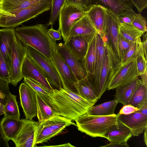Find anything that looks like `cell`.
Wrapping results in <instances>:
<instances>
[{"mask_svg": "<svg viewBox=\"0 0 147 147\" xmlns=\"http://www.w3.org/2000/svg\"><path fill=\"white\" fill-rule=\"evenodd\" d=\"M52 0H41L25 8L12 13L13 16L0 15V26L14 28L51 9Z\"/></svg>", "mask_w": 147, "mask_h": 147, "instance_id": "4", "label": "cell"}, {"mask_svg": "<svg viewBox=\"0 0 147 147\" xmlns=\"http://www.w3.org/2000/svg\"><path fill=\"white\" fill-rule=\"evenodd\" d=\"M26 46V56L40 67L52 87L57 89L63 88L61 79L51 60L34 48Z\"/></svg>", "mask_w": 147, "mask_h": 147, "instance_id": "7", "label": "cell"}, {"mask_svg": "<svg viewBox=\"0 0 147 147\" xmlns=\"http://www.w3.org/2000/svg\"><path fill=\"white\" fill-rule=\"evenodd\" d=\"M8 141L3 131L0 123V147H9Z\"/></svg>", "mask_w": 147, "mask_h": 147, "instance_id": "48", "label": "cell"}, {"mask_svg": "<svg viewBox=\"0 0 147 147\" xmlns=\"http://www.w3.org/2000/svg\"><path fill=\"white\" fill-rule=\"evenodd\" d=\"M98 34L95 35L88 43L86 54L82 59L87 74L90 78L93 76L94 74L97 37Z\"/></svg>", "mask_w": 147, "mask_h": 147, "instance_id": "28", "label": "cell"}, {"mask_svg": "<svg viewBox=\"0 0 147 147\" xmlns=\"http://www.w3.org/2000/svg\"><path fill=\"white\" fill-rule=\"evenodd\" d=\"M144 140L145 144L147 146V127L144 130Z\"/></svg>", "mask_w": 147, "mask_h": 147, "instance_id": "54", "label": "cell"}, {"mask_svg": "<svg viewBox=\"0 0 147 147\" xmlns=\"http://www.w3.org/2000/svg\"><path fill=\"white\" fill-rule=\"evenodd\" d=\"M136 59L124 63H119L116 66L110 80L109 90L131 82L138 78L136 65Z\"/></svg>", "mask_w": 147, "mask_h": 147, "instance_id": "8", "label": "cell"}, {"mask_svg": "<svg viewBox=\"0 0 147 147\" xmlns=\"http://www.w3.org/2000/svg\"><path fill=\"white\" fill-rule=\"evenodd\" d=\"M118 104L115 99L93 106L88 113L93 115L107 116L114 114L115 108Z\"/></svg>", "mask_w": 147, "mask_h": 147, "instance_id": "31", "label": "cell"}, {"mask_svg": "<svg viewBox=\"0 0 147 147\" xmlns=\"http://www.w3.org/2000/svg\"><path fill=\"white\" fill-rule=\"evenodd\" d=\"M132 42L127 40L119 35L118 47L120 56V61L123 58Z\"/></svg>", "mask_w": 147, "mask_h": 147, "instance_id": "44", "label": "cell"}, {"mask_svg": "<svg viewBox=\"0 0 147 147\" xmlns=\"http://www.w3.org/2000/svg\"><path fill=\"white\" fill-rule=\"evenodd\" d=\"M71 52L78 58L83 59L88 47V43L82 37L72 36L65 43Z\"/></svg>", "mask_w": 147, "mask_h": 147, "instance_id": "25", "label": "cell"}, {"mask_svg": "<svg viewBox=\"0 0 147 147\" xmlns=\"http://www.w3.org/2000/svg\"><path fill=\"white\" fill-rule=\"evenodd\" d=\"M26 55V46L16 36L13 45L9 83L15 86L23 78L22 76V69Z\"/></svg>", "mask_w": 147, "mask_h": 147, "instance_id": "10", "label": "cell"}, {"mask_svg": "<svg viewBox=\"0 0 147 147\" xmlns=\"http://www.w3.org/2000/svg\"><path fill=\"white\" fill-rule=\"evenodd\" d=\"M5 105L0 103V115L4 114V108Z\"/></svg>", "mask_w": 147, "mask_h": 147, "instance_id": "53", "label": "cell"}, {"mask_svg": "<svg viewBox=\"0 0 147 147\" xmlns=\"http://www.w3.org/2000/svg\"><path fill=\"white\" fill-rule=\"evenodd\" d=\"M67 0H52L51 11L48 26L53 27L59 18L60 11Z\"/></svg>", "mask_w": 147, "mask_h": 147, "instance_id": "36", "label": "cell"}, {"mask_svg": "<svg viewBox=\"0 0 147 147\" xmlns=\"http://www.w3.org/2000/svg\"><path fill=\"white\" fill-rule=\"evenodd\" d=\"M66 3L75 6L84 11H86L92 6L91 0H67Z\"/></svg>", "mask_w": 147, "mask_h": 147, "instance_id": "42", "label": "cell"}, {"mask_svg": "<svg viewBox=\"0 0 147 147\" xmlns=\"http://www.w3.org/2000/svg\"><path fill=\"white\" fill-rule=\"evenodd\" d=\"M16 38L13 28L0 29V52L10 69L13 45Z\"/></svg>", "mask_w": 147, "mask_h": 147, "instance_id": "18", "label": "cell"}, {"mask_svg": "<svg viewBox=\"0 0 147 147\" xmlns=\"http://www.w3.org/2000/svg\"><path fill=\"white\" fill-rule=\"evenodd\" d=\"M48 33L50 36L55 41L61 39V34L59 29L55 30L51 27V28L48 29Z\"/></svg>", "mask_w": 147, "mask_h": 147, "instance_id": "47", "label": "cell"}, {"mask_svg": "<svg viewBox=\"0 0 147 147\" xmlns=\"http://www.w3.org/2000/svg\"><path fill=\"white\" fill-rule=\"evenodd\" d=\"M143 41L142 42L143 48L144 53L146 59L147 60V33L146 32L143 34Z\"/></svg>", "mask_w": 147, "mask_h": 147, "instance_id": "50", "label": "cell"}, {"mask_svg": "<svg viewBox=\"0 0 147 147\" xmlns=\"http://www.w3.org/2000/svg\"><path fill=\"white\" fill-rule=\"evenodd\" d=\"M138 111L144 115H147V102L139 109Z\"/></svg>", "mask_w": 147, "mask_h": 147, "instance_id": "51", "label": "cell"}, {"mask_svg": "<svg viewBox=\"0 0 147 147\" xmlns=\"http://www.w3.org/2000/svg\"><path fill=\"white\" fill-rule=\"evenodd\" d=\"M105 53L98 84L95 91L97 100L107 89L115 68L120 61L115 55L107 36L104 41Z\"/></svg>", "mask_w": 147, "mask_h": 147, "instance_id": "6", "label": "cell"}, {"mask_svg": "<svg viewBox=\"0 0 147 147\" xmlns=\"http://www.w3.org/2000/svg\"><path fill=\"white\" fill-rule=\"evenodd\" d=\"M83 11L74 5L66 3L59 16V28L65 43L69 37V32L74 25L86 15Z\"/></svg>", "mask_w": 147, "mask_h": 147, "instance_id": "9", "label": "cell"}, {"mask_svg": "<svg viewBox=\"0 0 147 147\" xmlns=\"http://www.w3.org/2000/svg\"><path fill=\"white\" fill-rule=\"evenodd\" d=\"M92 5H100L110 9L117 15L121 11L133 9V5L129 0H91Z\"/></svg>", "mask_w": 147, "mask_h": 147, "instance_id": "26", "label": "cell"}, {"mask_svg": "<svg viewBox=\"0 0 147 147\" xmlns=\"http://www.w3.org/2000/svg\"><path fill=\"white\" fill-rule=\"evenodd\" d=\"M132 24L144 33L146 32L147 30L146 19L140 14L136 13L135 18Z\"/></svg>", "mask_w": 147, "mask_h": 147, "instance_id": "41", "label": "cell"}, {"mask_svg": "<svg viewBox=\"0 0 147 147\" xmlns=\"http://www.w3.org/2000/svg\"></svg>", "mask_w": 147, "mask_h": 147, "instance_id": "57", "label": "cell"}, {"mask_svg": "<svg viewBox=\"0 0 147 147\" xmlns=\"http://www.w3.org/2000/svg\"><path fill=\"white\" fill-rule=\"evenodd\" d=\"M1 0H0V3L1 2Z\"/></svg>", "mask_w": 147, "mask_h": 147, "instance_id": "56", "label": "cell"}, {"mask_svg": "<svg viewBox=\"0 0 147 147\" xmlns=\"http://www.w3.org/2000/svg\"><path fill=\"white\" fill-rule=\"evenodd\" d=\"M38 122L32 120L23 119L20 130L12 140L16 147H34V136Z\"/></svg>", "mask_w": 147, "mask_h": 147, "instance_id": "14", "label": "cell"}, {"mask_svg": "<svg viewBox=\"0 0 147 147\" xmlns=\"http://www.w3.org/2000/svg\"><path fill=\"white\" fill-rule=\"evenodd\" d=\"M19 92L20 104L25 116V119L32 120L37 115L36 92L24 82L20 85Z\"/></svg>", "mask_w": 147, "mask_h": 147, "instance_id": "12", "label": "cell"}, {"mask_svg": "<svg viewBox=\"0 0 147 147\" xmlns=\"http://www.w3.org/2000/svg\"><path fill=\"white\" fill-rule=\"evenodd\" d=\"M139 110L138 108L131 105L126 104L124 105L118 113L121 115H127L133 113Z\"/></svg>", "mask_w": 147, "mask_h": 147, "instance_id": "45", "label": "cell"}, {"mask_svg": "<svg viewBox=\"0 0 147 147\" xmlns=\"http://www.w3.org/2000/svg\"><path fill=\"white\" fill-rule=\"evenodd\" d=\"M57 51L70 68L78 80L85 78L87 74L82 59L78 58L70 51L65 43L58 44Z\"/></svg>", "mask_w": 147, "mask_h": 147, "instance_id": "13", "label": "cell"}, {"mask_svg": "<svg viewBox=\"0 0 147 147\" xmlns=\"http://www.w3.org/2000/svg\"><path fill=\"white\" fill-rule=\"evenodd\" d=\"M133 9L123 10L117 14V17L120 23L132 24L136 16Z\"/></svg>", "mask_w": 147, "mask_h": 147, "instance_id": "38", "label": "cell"}, {"mask_svg": "<svg viewBox=\"0 0 147 147\" xmlns=\"http://www.w3.org/2000/svg\"><path fill=\"white\" fill-rule=\"evenodd\" d=\"M133 136L131 129L118 120L117 123L112 125L105 136L110 142H127Z\"/></svg>", "mask_w": 147, "mask_h": 147, "instance_id": "22", "label": "cell"}, {"mask_svg": "<svg viewBox=\"0 0 147 147\" xmlns=\"http://www.w3.org/2000/svg\"><path fill=\"white\" fill-rule=\"evenodd\" d=\"M5 117H14L20 119L19 107L16 100V96L11 92L8 95L4 108Z\"/></svg>", "mask_w": 147, "mask_h": 147, "instance_id": "35", "label": "cell"}, {"mask_svg": "<svg viewBox=\"0 0 147 147\" xmlns=\"http://www.w3.org/2000/svg\"><path fill=\"white\" fill-rule=\"evenodd\" d=\"M119 114L107 116L83 114L75 121L78 129L92 137L105 138V134L117 122Z\"/></svg>", "mask_w": 147, "mask_h": 147, "instance_id": "3", "label": "cell"}, {"mask_svg": "<svg viewBox=\"0 0 147 147\" xmlns=\"http://www.w3.org/2000/svg\"><path fill=\"white\" fill-rule=\"evenodd\" d=\"M147 71L145 72L140 76H141V80L142 83L147 86Z\"/></svg>", "mask_w": 147, "mask_h": 147, "instance_id": "52", "label": "cell"}, {"mask_svg": "<svg viewBox=\"0 0 147 147\" xmlns=\"http://www.w3.org/2000/svg\"><path fill=\"white\" fill-rule=\"evenodd\" d=\"M142 83L138 78L116 88L115 99L118 103L127 104L138 87Z\"/></svg>", "mask_w": 147, "mask_h": 147, "instance_id": "23", "label": "cell"}, {"mask_svg": "<svg viewBox=\"0 0 147 147\" xmlns=\"http://www.w3.org/2000/svg\"><path fill=\"white\" fill-rule=\"evenodd\" d=\"M147 102V86L142 83L137 88L126 104L141 108Z\"/></svg>", "mask_w": 147, "mask_h": 147, "instance_id": "33", "label": "cell"}, {"mask_svg": "<svg viewBox=\"0 0 147 147\" xmlns=\"http://www.w3.org/2000/svg\"><path fill=\"white\" fill-rule=\"evenodd\" d=\"M41 0H1L0 8L11 13L27 7Z\"/></svg>", "mask_w": 147, "mask_h": 147, "instance_id": "30", "label": "cell"}, {"mask_svg": "<svg viewBox=\"0 0 147 147\" xmlns=\"http://www.w3.org/2000/svg\"></svg>", "mask_w": 147, "mask_h": 147, "instance_id": "58", "label": "cell"}, {"mask_svg": "<svg viewBox=\"0 0 147 147\" xmlns=\"http://www.w3.org/2000/svg\"><path fill=\"white\" fill-rule=\"evenodd\" d=\"M107 36V35L102 37L99 34L97 36L94 74L92 77L89 76L95 92L98 84L104 61L105 53L104 41Z\"/></svg>", "mask_w": 147, "mask_h": 147, "instance_id": "21", "label": "cell"}, {"mask_svg": "<svg viewBox=\"0 0 147 147\" xmlns=\"http://www.w3.org/2000/svg\"><path fill=\"white\" fill-rule=\"evenodd\" d=\"M47 26L37 24L15 29L16 36L25 45L34 48L50 60L58 44L49 35Z\"/></svg>", "mask_w": 147, "mask_h": 147, "instance_id": "2", "label": "cell"}, {"mask_svg": "<svg viewBox=\"0 0 147 147\" xmlns=\"http://www.w3.org/2000/svg\"><path fill=\"white\" fill-rule=\"evenodd\" d=\"M50 60L61 79L63 88L78 94L76 86L78 80L57 49L54 51Z\"/></svg>", "mask_w": 147, "mask_h": 147, "instance_id": "11", "label": "cell"}, {"mask_svg": "<svg viewBox=\"0 0 147 147\" xmlns=\"http://www.w3.org/2000/svg\"><path fill=\"white\" fill-rule=\"evenodd\" d=\"M76 86L78 94L81 97L95 104L97 101L96 93L88 74L85 78L78 80Z\"/></svg>", "mask_w": 147, "mask_h": 147, "instance_id": "27", "label": "cell"}, {"mask_svg": "<svg viewBox=\"0 0 147 147\" xmlns=\"http://www.w3.org/2000/svg\"><path fill=\"white\" fill-rule=\"evenodd\" d=\"M102 147H129L127 142H110L105 146H100Z\"/></svg>", "mask_w": 147, "mask_h": 147, "instance_id": "49", "label": "cell"}, {"mask_svg": "<svg viewBox=\"0 0 147 147\" xmlns=\"http://www.w3.org/2000/svg\"><path fill=\"white\" fill-rule=\"evenodd\" d=\"M59 146L62 147H74V146L72 145L70 143H67L61 145L56 146Z\"/></svg>", "mask_w": 147, "mask_h": 147, "instance_id": "55", "label": "cell"}, {"mask_svg": "<svg viewBox=\"0 0 147 147\" xmlns=\"http://www.w3.org/2000/svg\"><path fill=\"white\" fill-rule=\"evenodd\" d=\"M24 78V82L29 85L36 92L47 95H49L51 93L45 87L38 82L29 78Z\"/></svg>", "mask_w": 147, "mask_h": 147, "instance_id": "37", "label": "cell"}, {"mask_svg": "<svg viewBox=\"0 0 147 147\" xmlns=\"http://www.w3.org/2000/svg\"><path fill=\"white\" fill-rule=\"evenodd\" d=\"M98 32L86 14L73 26L69 33V37L79 36L89 43Z\"/></svg>", "mask_w": 147, "mask_h": 147, "instance_id": "19", "label": "cell"}, {"mask_svg": "<svg viewBox=\"0 0 147 147\" xmlns=\"http://www.w3.org/2000/svg\"><path fill=\"white\" fill-rule=\"evenodd\" d=\"M71 125L76 126L71 120L59 115L39 122L35 134V145L47 142Z\"/></svg>", "mask_w": 147, "mask_h": 147, "instance_id": "5", "label": "cell"}, {"mask_svg": "<svg viewBox=\"0 0 147 147\" xmlns=\"http://www.w3.org/2000/svg\"><path fill=\"white\" fill-rule=\"evenodd\" d=\"M10 77V68L0 52V78L9 83Z\"/></svg>", "mask_w": 147, "mask_h": 147, "instance_id": "39", "label": "cell"}, {"mask_svg": "<svg viewBox=\"0 0 147 147\" xmlns=\"http://www.w3.org/2000/svg\"><path fill=\"white\" fill-rule=\"evenodd\" d=\"M139 13H141L147 6V0H129Z\"/></svg>", "mask_w": 147, "mask_h": 147, "instance_id": "46", "label": "cell"}, {"mask_svg": "<svg viewBox=\"0 0 147 147\" xmlns=\"http://www.w3.org/2000/svg\"><path fill=\"white\" fill-rule=\"evenodd\" d=\"M42 95L57 115L71 121L88 113L95 104L63 88L53 89L49 95Z\"/></svg>", "mask_w": 147, "mask_h": 147, "instance_id": "1", "label": "cell"}, {"mask_svg": "<svg viewBox=\"0 0 147 147\" xmlns=\"http://www.w3.org/2000/svg\"><path fill=\"white\" fill-rule=\"evenodd\" d=\"M22 74L23 78H27L34 80L44 86L51 93L53 92V89L42 70L27 56L23 63Z\"/></svg>", "mask_w": 147, "mask_h": 147, "instance_id": "16", "label": "cell"}, {"mask_svg": "<svg viewBox=\"0 0 147 147\" xmlns=\"http://www.w3.org/2000/svg\"><path fill=\"white\" fill-rule=\"evenodd\" d=\"M137 71L139 76L147 71V61L144 52L141 53L136 59Z\"/></svg>", "mask_w": 147, "mask_h": 147, "instance_id": "43", "label": "cell"}, {"mask_svg": "<svg viewBox=\"0 0 147 147\" xmlns=\"http://www.w3.org/2000/svg\"><path fill=\"white\" fill-rule=\"evenodd\" d=\"M143 52L142 42L140 37H139L135 41L131 43L120 63H124L136 59L141 53Z\"/></svg>", "mask_w": 147, "mask_h": 147, "instance_id": "34", "label": "cell"}, {"mask_svg": "<svg viewBox=\"0 0 147 147\" xmlns=\"http://www.w3.org/2000/svg\"><path fill=\"white\" fill-rule=\"evenodd\" d=\"M23 122V119L4 117L0 124L3 131L8 140H12L18 134Z\"/></svg>", "mask_w": 147, "mask_h": 147, "instance_id": "24", "label": "cell"}, {"mask_svg": "<svg viewBox=\"0 0 147 147\" xmlns=\"http://www.w3.org/2000/svg\"><path fill=\"white\" fill-rule=\"evenodd\" d=\"M119 35L127 40L133 42L144 33L132 24L120 23L119 27Z\"/></svg>", "mask_w": 147, "mask_h": 147, "instance_id": "32", "label": "cell"}, {"mask_svg": "<svg viewBox=\"0 0 147 147\" xmlns=\"http://www.w3.org/2000/svg\"><path fill=\"white\" fill-rule=\"evenodd\" d=\"M9 83L0 78V103L5 105L7 97L10 93Z\"/></svg>", "mask_w": 147, "mask_h": 147, "instance_id": "40", "label": "cell"}, {"mask_svg": "<svg viewBox=\"0 0 147 147\" xmlns=\"http://www.w3.org/2000/svg\"><path fill=\"white\" fill-rule=\"evenodd\" d=\"M106 33L114 53L120 61L118 42L119 27L120 23L117 15L110 9L106 8Z\"/></svg>", "mask_w": 147, "mask_h": 147, "instance_id": "15", "label": "cell"}, {"mask_svg": "<svg viewBox=\"0 0 147 147\" xmlns=\"http://www.w3.org/2000/svg\"><path fill=\"white\" fill-rule=\"evenodd\" d=\"M36 94L37 100V116L39 122L59 115L51 107L42 94L37 92H36Z\"/></svg>", "mask_w": 147, "mask_h": 147, "instance_id": "29", "label": "cell"}, {"mask_svg": "<svg viewBox=\"0 0 147 147\" xmlns=\"http://www.w3.org/2000/svg\"><path fill=\"white\" fill-rule=\"evenodd\" d=\"M88 17L102 37L106 33V8L100 5H93L86 11Z\"/></svg>", "mask_w": 147, "mask_h": 147, "instance_id": "20", "label": "cell"}, {"mask_svg": "<svg viewBox=\"0 0 147 147\" xmlns=\"http://www.w3.org/2000/svg\"><path fill=\"white\" fill-rule=\"evenodd\" d=\"M118 120L131 129L133 136H138L147 127V115L138 110L127 115L119 114Z\"/></svg>", "mask_w": 147, "mask_h": 147, "instance_id": "17", "label": "cell"}]
</instances>
